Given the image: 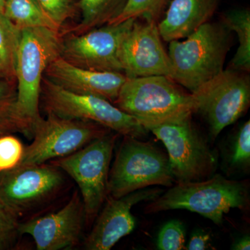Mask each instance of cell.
I'll return each mask as SVG.
<instances>
[{
  "instance_id": "cell-8",
  "label": "cell",
  "mask_w": 250,
  "mask_h": 250,
  "mask_svg": "<svg viewBox=\"0 0 250 250\" xmlns=\"http://www.w3.org/2000/svg\"><path fill=\"white\" fill-rule=\"evenodd\" d=\"M191 118L192 116H186L146 127L166 146L171 172L177 182L200 180L216 168V156Z\"/></svg>"
},
{
  "instance_id": "cell-13",
  "label": "cell",
  "mask_w": 250,
  "mask_h": 250,
  "mask_svg": "<svg viewBox=\"0 0 250 250\" xmlns=\"http://www.w3.org/2000/svg\"><path fill=\"white\" fill-rule=\"evenodd\" d=\"M161 39L157 23L135 19L120 45L119 58L125 76L170 78L172 65Z\"/></svg>"
},
{
  "instance_id": "cell-10",
  "label": "cell",
  "mask_w": 250,
  "mask_h": 250,
  "mask_svg": "<svg viewBox=\"0 0 250 250\" xmlns=\"http://www.w3.org/2000/svg\"><path fill=\"white\" fill-rule=\"evenodd\" d=\"M196 112L208 122L213 139L233 124L248 109L250 104L249 77L243 72L223 70L190 93Z\"/></svg>"
},
{
  "instance_id": "cell-25",
  "label": "cell",
  "mask_w": 250,
  "mask_h": 250,
  "mask_svg": "<svg viewBox=\"0 0 250 250\" xmlns=\"http://www.w3.org/2000/svg\"><path fill=\"white\" fill-rule=\"evenodd\" d=\"M185 228L179 220L167 222L158 236L157 248L161 250H185Z\"/></svg>"
},
{
  "instance_id": "cell-30",
  "label": "cell",
  "mask_w": 250,
  "mask_h": 250,
  "mask_svg": "<svg viewBox=\"0 0 250 250\" xmlns=\"http://www.w3.org/2000/svg\"><path fill=\"white\" fill-rule=\"evenodd\" d=\"M250 249V239L249 236L243 237V238L238 240L232 246V250H249Z\"/></svg>"
},
{
  "instance_id": "cell-5",
  "label": "cell",
  "mask_w": 250,
  "mask_h": 250,
  "mask_svg": "<svg viewBox=\"0 0 250 250\" xmlns=\"http://www.w3.org/2000/svg\"><path fill=\"white\" fill-rule=\"evenodd\" d=\"M124 137L108 175V196L119 198L150 186L172 187L168 158L150 143Z\"/></svg>"
},
{
  "instance_id": "cell-20",
  "label": "cell",
  "mask_w": 250,
  "mask_h": 250,
  "mask_svg": "<svg viewBox=\"0 0 250 250\" xmlns=\"http://www.w3.org/2000/svg\"><path fill=\"white\" fill-rule=\"evenodd\" d=\"M4 14L21 30L24 28L45 27L59 31L62 28L36 0H6Z\"/></svg>"
},
{
  "instance_id": "cell-9",
  "label": "cell",
  "mask_w": 250,
  "mask_h": 250,
  "mask_svg": "<svg viewBox=\"0 0 250 250\" xmlns=\"http://www.w3.org/2000/svg\"><path fill=\"white\" fill-rule=\"evenodd\" d=\"M107 128L93 122L47 114L33 125V142L24 147L19 166L39 165L63 157L107 134Z\"/></svg>"
},
{
  "instance_id": "cell-26",
  "label": "cell",
  "mask_w": 250,
  "mask_h": 250,
  "mask_svg": "<svg viewBox=\"0 0 250 250\" xmlns=\"http://www.w3.org/2000/svg\"><path fill=\"white\" fill-rule=\"evenodd\" d=\"M18 218L0 201V250L9 249L20 234Z\"/></svg>"
},
{
  "instance_id": "cell-21",
  "label": "cell",
  "mask_w": 250,
  "mask_h": 250,
  "mask_svg": "<svg viewBox=\"0 0 250 250\" xmlns=\"http://www.w3.org/2000/svg\"><path fill=\"white\" fill-rule=\"evenodd\" d=\"M223 24L238 36V46L231 61V70L243 72L250 70V10L237 9L230 11L223 19Z\"/></svg>"
},
{
  "instance_id": "cell-15",
  "label": "cell",
  "mask_w": 250,
  "mask_h": 250,
  "mask_svg": "<svg viewBox=\"0 0 250 250\" xmlns=\"http://www.w3.org/2000/svg\"><path fill=\"white\" fill-rule=\"evenodd\" d=\"M162 192L160 188H143L119 198L107 197L104 208L85 240V249L111 250L121 238L134 231L136 218L131 208L139 202L154 200Z\"/></svg>"
},
{
  "instance_id": "cell-29",
  "label": "cell",
  "mask_w": 250,
  "mask_h": 250,
  "mask_svg": "<svg viewBox=\"0 0 250 250\" xmlns=\"http://www.w3.org/2000/svg\"><path fill=\"white\" fill-rule=\"evenodd\" d=\"M210 236L203 231H196L192 235L186 249L189 250H205L209 247Z\"/></svg>"
},
{
  "instance_id": "cell-32",
  "label": "cell",
  "mask_w": 250,
  "mask_h": 250,
  "mask_svg": "<svg viewBox=\"0 0 250 250\" xmlns=\"http://www.w3.org/2000/svg\"><path fill=\"white\" fill-rule=\"evenodd\" d=\"M6 0H0V12L4 13Z\"/></svg>"
},
{
  "instance_id": "cell-7",
  "label": "cell",
  "mask_w": 250,
  "mask_h": 250,
  "mask_svg": "<svg viewBox=\"0 0 250 250\" xmlns=\"http://www.w3.org/2000/svg\"><path fill=\"white\" fill-rule=\"evenodd\" d=\"M118 135L107 133L71 154L50 161L78 185L88 223L96 218L107 198L110 164Z\"/></svg>"
},
{
  "instance_id": "cell-14",
  "label": "cell",
  "mask_w": 250,
  "mask_h": 250,
  "mask_svg": "<svg viewBox=\"0 0 250 250\" xmlns=\"http://www.w3.org/2000/svg\"><path fill=\"white\" fill-rule=\"evenodd\" d=\"M85 220L79 192L73 194L63 207L50 214L20 223V234L32 237L38 250H59L75 246Z\"/></svg>"
},
{
  "instance_id": "cell-24",
  "label": "cell",
  "mask_w": 250,
  "mask_h": 250,
  "mask_svg": "<svg viewBox=\"0 0 250 250\" xmlns=\"http://www.w3.org/2000/svg\"><path fill=\"white\" fill-rule=\"evenodd\" d=\"M24 147L21 140L12 135L0 136V172L10 170L19 166Z\"/></svg>"
},
{
  "instance_id": "cell-2",
  "label": "cell",
  "mask_w": 250,
  "mask_h": 250,
  "mask_svg": "<svg viewBox=\"0 0 250 250\" xmlns=\"http://www.w3.org/2000/svg\"><path fill=\"white\" fill-rule=\"evenodd\" d=\"M174 82L162 75L126 77L113 104L145 128L192 116L196 112L192 94L186 93Z\"/></svg>"
},
{
  "instance_id": "cell-12",
  "label": "cell",
  "mask_w": 250,
  "mask_h": 250,
  "mask_svg": "<svg viewBox=\"0 0 250 250\" xmlns=\"http://www.w3.org/2000/svg\"><path fill=\"white\" fill-rule=\"evenodd\" d=\"M134 21L131 18L124 22L106 24L80 35L70 34L65 40L62 39L61 57L80 68L123 73L120 45Z\"/></svg>"
},
{
  "instance_id": "cell-4",
  "label": "cell",
  "mask_w": 250,
  "mask_h": 250,
  "mask_svg": "<svg viewBox=\"0 0 250 250\" xmlns=\"http://www.w3.org/2000/svg\"><path fill=\"white\" fill-rule=\"evenodd\" d=\"M249 203L248 187L217 174L203 182H177L146 208V213L185 209L195 212L220 225L231 208H246Z\"/></svg>"
},
{
  "instance_id": "cell-27",
  "label": "cell",
  "mask_w": 250,
  "mask_h": 250,
  "mask_svg": "<svg viewBox=\"0 0 250 250\" xmlns=\"http://www.w3.org/2000/svg\"><path fill=\"white\" fill-rule=\"evenodd\" d=\"M250 162V122L241 126L233 143L231 164L236 167H247Z\"/></svg>"
},
{
  "instance_id": "cell-19",
  "label": "cell",
  "mask_w": 250,
  "mask_h": 250,
  "mask_svg": "<svg viewBox=\"0 0 250 250\" xmlns=\"http://www.w3.org/2000/svg\"><path fill=\"white\" fill-rule=\"evenodd\" d=\"M13 133L32 139V129L18 113L16 77L0 79V136Z\"/></svg>"
},
{
  "instance_id": "cell-1",
  "label": "cell",
  "mask_w": 250,
  "mask_h": 250,
  "mask_svg": "<svg viewBox=\"0 0 250 250\" xmlns=\"http://www.w3.org/2000/svg\"><path fill=\"white\" fill-rule=\"evenodd\" d=\"M230 32L223 23L208 22L186 38L185 41H170V79L192 93L218 75L224 70L231 47Z\"/></svg>"
},
{
  "instance_id": "cell-11",
  "label": "cell",
  "mask_w": 250,
  "mask_h": 250,
  "mask_svg": "<svg viewBox=\"0 0 250 250\" xmlns=\"http://www.w3.org/2000/svg\"><path fill=\"white\" fill-rule=\"evenodd\" d=\"M64 184L62 171L52 164L18 166L0 172V201L19 218L50 200Z\"/></svg>"
},
{
  "instance_id": "cell-28",
  "label": "cell",
  "mask_w": 250,
  "mask_h": 250,
  "mask_svg": "<svg viewBox=\"0 0 250 250\" xmlns=\"http://www.w3.org/2000/svg\"><path fill=\"white\" fill-rule=\"evenodd\" d=\"M44 11L61 27L75 16L76 6L73 0H36Z\"/></svg>"
},
{
  "instance_id": "cell-18",
  "label": "cell",
  "mask_w": 250,
  "mask_h": 250,
  "mask_svg": "<svg viewBox=\"0 0 250 250\" xmlns=\"http://www.w3.org/2000/svg\"><path fill=\"white\" fill-rule=\"evenodd\" d=\"M128 0H80L82 21L65 34L80 35L87 31L110 24L121 15Z\"/></svg>"
},
{
  "instance_id": "cell-3",
  "label": "cell",
  "mask_w": 250,
  "mask_h": 250,
  "mask_svg": "<svg viewBox=\"0 0 250 250\" xmlns=\"http://www.w3.org/2000/svg\"><path fill=\"white\" fill-rule=\"evenodd\" d=\"M62 39L59 31L45 27L24 28L16 65L17 107L20 116L32 129L41 118V82L50 62L61 57Z\"/></svg>"
},
{
  "instance_id": "cell-22",
  "label": "cell",
  "mask_w": 250,
  "mask_h": 250,
  "mask_svg": "<svg viewBox=\"0 0 250 250\" xmlns=\"http://www.w3.org/2000/svg\"><path fill=\"white\" fill-rule=\"evenodd\" d=\"M21 29L0 12V64L9 77H15Z\"/></svg>"
},
{
  "instance_id": "cell-6",
  "label": "cell",
  "mask_w": 250,
  "mask_h": 250,
  "mask_svg": "<svg viewBox=\"0 0 250 250\" xmlns=\"http://www.w3.org/2000/svg\"><path fill=\"white\" fill-rule=\"evenodd\" d=\"M40 104L47 114L93 122L123 136L139 139L147 134V130L136 118L108 100L71 93L44 76L41 82Z\"/></svg>"
},
{
  "instance_id": "cell-16",
  "label": "cell",
  "mask_w": 250,
  "mask_h": 250,
  "mask_svg": "<svg viewBox=\"0 0 250 250\" xmlns=\"http://www.w3.org/2000/svg\"><path fill=\"white\" fill-rule=\"evenodd\" d=\"M44 77L67 91L99 97L113 104L126 80V77L121 72L80 68L61 57L49 63Z\"/></svg>"
},
{
  "instance_id": "cell-23",
  "label": "cell",
  "mask_w": 250,
  "mask_h": 250,
  "mask_svg": "<svg viewBox=\"0 0 250 250\" xmlns=\"http://www.w3.org/2000/svg\"><path fill=\"white\" fill-rule=\"evenodd\" d=\"M171 1L172 0H128L123 12L110 24L124 22L131 18L158 24L164 17Z\"/></svg>"
},
{
  "instance_id": "cell-17",
  "label": "cell",
  "mask_w": 250,
  "mask_h": 250,
  "mask_svg": "<svg viewBox=\"0 0 250 250\" xmlns=\"http://www.w3.org/2000/svg\"><path fill=\"white\" fill-rule=\"evenodd\" d=\"M221 0H172L158 23L161 39L166 42L186 39L209 21Z\"/></svg>"
},
{
  "instance_id": "cell-31",
  "label": "cell",
  "mask_w": 250,
  "mask_h": 250,
  "mask_svg": "<svg viewBox=\"0 0 250 250\" xmlns=\"http://www.w3.org/2000/svg\"><path fill=\"white\" fill-rule=\"evenodd\" d=\"M4 78H11V77H9V76H8L7 74L5 72L4 68H3V67L1 66V64H0V79Z\"/></svg>"
}]
</instances>
